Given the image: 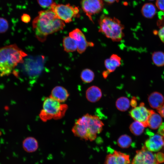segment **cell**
Returning <instances> with one entry per match:
<instances>
[{
  "mask_svg": "<svg viewBox=\"0 0 164 164\" xmlns=\"http://www.w3.org/2000/svg\"><path fill=\"white\" fill-rule=\"evenodd\" d=\"M32 26L36 37L43 42L48 35L62 30L65 24L50 9L39 12L33 21Z\"/></svg>",
  "mask_w": 164,
  "mask_h": 164,
  "instance_id": "obj_1",
  "label": "cell"
},
{
  "mask_svg": "<svg viewBox=\"0 0 164 164\" xmlns=\"http://www.w3.org/2000/svg\"><path fill=\"white\" fill-rule=\"evenodd\" d=\"M104 125L98 116L87 114L76 121L72 131L75 136L92 141L101 132Z\"/></svg>",
  "mask_w": 164,
  "mask_h": 164,
  "instance_id": "obj_2",
  "label": "cell"
},
{
  "mask_svg": "<svg viewBox=\"0 0 164 164\" xmlns=\"http://www.w3.org/2000/svg\"><path fill=\"white\" fill-rule=\"evenodd\" d=\"M27 56L15 44L0 48V76L9 75L18 64L23 62V58Z\"/></svg>",
  "mask_w": 164,
  "mask_h": 164,
  "instance_id": "obj_3",
  "label": "cell"
},
{
  "mask_svg": "<svg viewBox=\"0 0 164 164\" xmlns=\"http://www.w3.org/2000/svg\"><path fill=\"white\" fill-rule=\"evenodd\" d=\"M99 32L113 42L121 41L124 36V26L115 17L103 15L99 20Z\"/></svg>",
  "mask_w": 164,
  "mask_h": 164,
  "instance_id": "obj_4",
  "label": "cell"
},
{
  "mask_svg": "<svg viewBox=\"0 0 164 164\" xmlns=\"http://www.w3.org/2000/svg\"><path fill=\"white\" fill-rule=\"evenodd\" d=\"M67 108V104H61L50 97H47L43 102L39 116L44 122L52 119H59L64 116Z\"/></svg>",
  "mask_w": 164,
  "mask_h": 164,
  "instance_id": "obj_5",
  "label": "cell"
},
{
  "mask_svg": "<svg viewBox=\"0 0 164 164\" xmlns=\"http://www.w3.org/2000/svg\"><path fill=\"white\" fill-rule=\"evenodd\" d=\"M50 9L55 13L58 19L65 23L70 22L73 18L79 15L78 8L71 6L69 4H56L53 2L50 7Z\"/></svg>",
  "mask_w": 164,
  "mask_h": 164,
  "instance_id": "obj_6",
  "label": "cell"
},
{
  "mask_svg": "<svg viewBox=\"0 0 164 164\" xmlns=\"http://www.w3.org/2000/svg\"><path fill=\"white\" fill-rule=\"evenodd\" d=\"M132 164H159L155 155L145 147L136 151Z\"/></svg>",
  "mask_w": 164,
  "mask_h": 164,
  "instance_id": "obj_7",
  "label": "cell"
},
{
  "mask_svg": "<svg viewBox=\"0 0 164 164\" xmlns=\"http://www.w3.org/2000/svg\"><path fill=\"white\" fill-rule=\"evenodd\" d=\"M81 4L83 10L91 21V16L100 12L103 7L102 0H82Z\"/></svg>",
  "mask_w": 164,
  "mask_h": 164,
  "instance_id": "obj_8",
  "label": "cell"
},
{
  "mask_svg": "<svg viewBox=\"0 0 164 164\" xmlns=\"http://www.w3.org/2000/svg\"><path fill=\"white\" fill-rule=\"evenodd\" d=\"M69 36L76 41L77 50L80 54L84 52L88 47L93 46L94 45L93 43L87 40L84 35L79 29L76 28L70 32Z\"/></svg>",
  "mask_w": 164,
  "mask_h": 164,
  "instance_id": "obj_9",
  "label": "cell"
},
{
  "mask_svg": "<svg viewBox=\"0 0 164 164\" xmlns=\"http://www.w3.org/2000/svg\"><path fill=\"white\" fill-rule=\"evenodd\" d=\"M151 110L148 109L143 102L140 103L138 107L132 108L129 113L131 117L134 120L142 123L145 127H147L146 122L151 114Z\"/></svg>",
  "mask_w": 164,
  "mask_h": 164,
  "instance_id": "obj_10",
  "label": "cell"
},
{
  "mask_svg": "<svg viewBox=\"0 0 164 164\" xmlns=\"http://www.w3.org/2000/svg\"><path fill=\"white\" fill-rule=\"evenodd\" d=\"M129 155L121 152L114 150L112 153L106 156L104 164H130Z\"/></svg>",
  "mask_w": 164,
  "mask_h": 164,
  "instance_id": "obj_11",
  "label": "cell"
},
{
  "mask_svg": "<svg viewBox=\"0 0 164 164\" xmlns=\"http://www.w3.org/2000/svg\"><path fill=\"white\" fill-rule=\"evenodd\" d=\"M145 147L152 152L158 151L164 148V136L159 134L152 135L145 142Z\"/></svg>",
  "mask_w": 164,
  "mask_h": 164,
  "instance_id": "obj_12",
  "label": "cell"
},
{
  "mask_svg": "<svg viewBox=\"0 0 164 164\" xmlns=\"http://www.w3.org/2000/svg\"><path fill=\"white\" fill-rule=\"evenodd\" d=\"M121 64V59L117 54H112L109 58L106 59L104 61L105 71L108 74L114 71Z\"/></svg>",
  "mask_w": 164,
  "mask_h": 164,
  "instance_id": "obj_13",
  "label": "cell"
},
{
  "mask_svg": "<svg viewBox=\"0 0 164 164\" xmlns=\"http://www.w3.org/2000/svg\"><path fill=\"white\" fill-rule=\"evenodd\" d=\"M69 96L67 90L60 86H56L52 90L50 97L60 102L65 101Z\"/></svg>",
  "mask_w": 164,
  "mask_h": 164,
  "instance_id": "obj_14",
  "label": "cell"
},
{
  "mask_svg": "<svg viewBox=\"0 0 164 164\" xmlns=\"http://www.w3.org/2000/svg\"><path fill=\"white\" fill-rule=\"evenodd\" d=\"M148 101L152 108L158 109L163 105L164 102V98L162 94L155 91L152 92L149 95Z\"/></svg>",
  "mask_w": 164,
  "mask_h": 164,
  "instance_id": "obj_15",
  "label": "cell"
},
{
  "mask_svg": "<svg viewBox=\"0 0 164 164\" xmlns=\"http://www.w3.org/2000/svg\"><path fill=\"white\" fill-rule=\"evenodd\" d=\"M102 96L101 90L96 86H91L89 87L86 91V98L89 101L91 102H95L98 101L101 98Z\"/></svg>",
  "mask_w": 164,
  "mask_h": 164,
  "instance_id": "obj_16",
  "label": "cell"
},
{
  "mask_svg": "<svg viewBox=\"0 0 164 164\" xmlns=\"http://www.w3.org/2000/svg\"><path fill=\"white\" fill-rule=\"evenodd\" d=\"M162 122V118L160 115L151 110L146 122L147 126L152 129H155L160 127Z\"/></svg>",
  "mask_w": 164,
  "mask_h": 164,
  "instance_id": "obj_17",
  "label": "cell"
},
{
  "mask_svg": "<svg viewBox=\"0 0 164 164\" xmlns=\"http://www.w3.org/2000/svg\"><path fill=\"white\" fill-rule=\"evenodd\" d=\"M22 147L26 152L28 153L33 152L38 149V143L35 138L29 137L25 138L23 141Z\"/></svg>",
  "mask_w": 164,
  "mask_h": 164,
  "instance_id": "obj_18",
  "label": "cell"
},
{
  "mask_svg": "<svg viewBox=\"0 0 164 164\" xmlns=\"http://www.w3.org/2000/svg\"><path fill=\"white\" fill-rule=\"evenodd\" d=\"M63 46L64 51L67 52H73L77 50V46L76 41L69 36L64 38Z\"/></svg>",
  "mask_w": 164,
  "mask_h": 164,
  "instance_id": "obj_19",
  "label": "cell"
},
{
  "mask_svg": "<svg viewBox=\"0 0 164 164\" xmlns=\"http://www.w3.org/2000/svg\"><path fill=\"white\" fill-rule=\"evenodd\" d=\"M142 15L145 18L151 19L155 15L156 9L155 5L151 3H146L142 6L141 10Z\"/></svg>",
  "mask_w": 164,
  "mask_h": 164,
  "instance_id": "obj_20",
  "label": "cell"
},
{
  "mask_svg": "<svg viewBox=\"0 0 164 164\" xmlns=\"http://www.w3.org/2000/svg\"><path fill=\"white\" fill-rule=\"evenodd\" d=\"M130 102L129 99L125 97H121L118 98L116 102V106L119 110L124 111L129 108Z\"/></svg>",
  "mask_w": 164,
  "mask_h": 164,
  "instance_id": "obj_21",
  "label": "cell"
},
{
  "mask_svg": "<svg viewBox=\"0 0 164 164\" xmlns=\"http://www.w3.org/2000/svg\"><path fill=\"white\" fill-rule=\"evenodd\" d=\"M145 127L142 123L135 121L131 124L129 129L131 132L134 135L138 136L143 132Z\"/></svg>",
  "mask_w": 164,
  "mask_h": 164,
  "instance_id": "obj_22",
  "label": "cell"
},
{
  "mask_svg": "<svg viewBox=\"0 0 164 164\" xmlns=\"http://www.w3.org/2000/svg\"><path fill=\"white\" fill-rule=\"evenodd\" d=\"M153 62L158 67L164 66V52L161 51L154 52L152 54Z\"/></svg>",
  "mask_w": 164,
  "mask_h": 164,
  "instance_id": "obj_23",
  "label": "cell"
},
{
  "mask_svg": "<svg viewBox=\"0 0 164 164\" xmlns=\"http://www.w3.org/2000/svg\"><path fill=\"white\" fill-rule=\"evenodd\" d=\"M132 142L131 137L127 135H123L118 138L117 142L118 145L120 147L125 149L129 147Z\"/></svg>",
  "mask_w": 164,
  "mask_h": 164,
  "instance_id": "obj_24",
  "label": "cell"
},
{
  "mask_svg": "<svg viewBox=\"0 0 164 164\" xmlns=\"http://www.w3.org/2000/svg\"><path fill=\"white\" fill-rule=\"evenodd\" d=\"M80 77L84 82L85 83H89L94 80V73L91 70L86 68L82 71L80 74Z\"/></svg>",
  "mask_w": 164,
  "mask_h": 164,
  "instance_id": "obj_25",
  "label": "cell"
},
{
  "mask_svg": "<svg viewBox=\"0 0 164 164\" xmlns=\"http://www.w3.org/2000/svg\"><path fill=\"white\" fill-rule=\"evenodd\" d=\"M9 27V24L8 21L5 19L0 17V33L6 32Z\"/></svg>",
  "mask_w": 164,
  "mask_h": 164,
  "instance_id": "obj_26",
  "label": "cell"
},
{
  "mask_svg": "<svg viewBox=\"0 0 164 164\" xmlns=\"http://www.w3.org/2000/svg\"><path fill=\"white\" fill-rule=\"evenodd\" d=\"M39 5L43 8L50 7L53 3V0H37Z\"/></svg>",
  "mask_w": 164,
  "mask_h": 164,
  "instance_id": "obj_27",
  "label": "cell"
},
{
  "mask_svg": "<svg viewBox=\"0 0 164 164\" xmlns=\"http://www.w3.org/2000/svg\"><path fill=\"white\" fill-rule=\"evenodd\" d=\"M155 4L159 9L164 12V0H156Z\"/></svg>",
  "mask_w": 164,
  "mask_h": 164,
  "instance_id": "obj_28",
  "label": "cell"
},
{
  "mask_svg": "<svg viewBox=\"0 0 164 164\" xmlns=\"http://www.w3.org/2000/svg\"><path fill=\"white\" fill-rule=\"evenodd\" d=\"M158 162H162L164 161V154L161 152H159L155 155Z\"/></svg>",
  "mask_w": 164,
  "mask_h": 164,
  "instance_id": "obj_29",
  "label": "cell"
},
{
  "mask_svg": "<svg viewBox=\"0 0 164 164\" xmlns=\"http://www.w3.org/2000/svg\"><path fill=\"white\" fill-rule=\"evenodd\" d=\"M158 35L161 41L164 43V26L159 29L158 32Z\"/></svg>",
  "mask_w": 164,
  "mask_h": 164,
  "instance_id": "obj_30",
  "label": "cell"
},
{
  "mask_svg": "<svg viewBox=\"0 0 164 164\" xmlns=\"http://www.w3.org/2000/svg\"><path fill=\"white\" fill-rule=\"evenodd\" d=\"M22 21L24 22L27 23L30 20V16L26 14H23L21 17Z\"/></svg>",
  "mask_w": 164,
  "mask_h": 164,
  "instance_id": "obj_31",
  "label": "cell"
},
{
  "mask_svg": "<svg viewBox=\"0 0 164 164\" xmlns=\"http://www.w3.org/2000/svg\"><path fill=\"white\" fill-rule=\"evenodd\" d=\"M137 104V98L135 97H133L130 101V105L134 108L136 107Z\"/></svg>",
  "mask_w": 164,
  "mask_h": 164,
  "instance_id": "obj_32",
  "label": "cell"
},
{
  "mask_svg": "<svg viewBox=\"0 0 164 164\" xmlns=\"http://www.w3.org/2000/svg\"><path fill=\"white\" fill-rule=\"evenodd\" d=\"M158 133L159 134L164 136V123H162L159 127Z\"/></svg>",
  "mask_w": 164,
  "mask_h": 164,
  "instance_id": "obj_33",
  "label": "cell"
},
{
  "mask_svg": "<svg viewBox=\"0 0 164 164\" xmlns=\"http://www.w3.org/2000/svg\"><path fill=\"white\" fill-rule=\"evenodd\" d=\"M157 110L160 114L164 118V104L160 108L157 109Z\"/></svg>",
  "mask_w": 164,
  "mask_h": 164,
  "instance_id": "obj_34",
  "label": "cell"
},
{
  "mask_svg": "<svg viewBox=\"0 0 164 164\" xmlns=\"http://www.w3.org/2000/svg\"><path fill=\"white\" fill-rule=\"evenodd\" d=\"M105 2L109 3H112L116 2H118V0H103Z\"/></svg>",
  "mask_w": 164,
  "mask_h": 164,
  "instance_id": "obj_35",
  "label": "cell"
},
{
  "mask_svg": "<svg viewBox=\"0 0 164 164\" xmlns=\"http://www.w3.org/2000/svg\"><path fill=\"white\" fill-rule=\"evenodd\" d=\"M162 77H163V79H164V71L163 73V75H162Z\"/></svg>",
  "mask_w": 164,
  "mask_h": 164,
  "instance_id": "obj_36",
  "label": "cell"
},
{
  "mask_svg": "<svg viewBox=\"0 0 164 164\" xmlns=\"http://www.w3.org/2000/svg\"><path fill=\"white\" fill-rule=\"evenodd\" d=\"M151 0V1H152V0Z\"/></svg>",
  "mask_w": 164,
  "mask_h": 164,
  "instance_id": "obj_37",
  "label": "cell"
}]
</instances>
